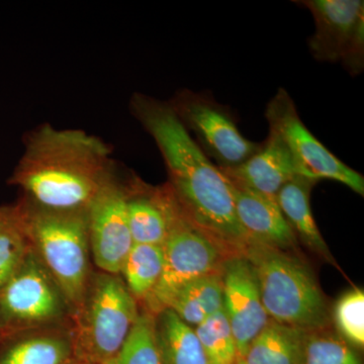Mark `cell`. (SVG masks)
<instances>
[{
  "label": "cell",
  "instance_id": "obj_2",
  "mask_svg": "<svg viewBox=\"0 0 364 364\" xmlns=\"http://www.w3.org/2000/svg\"><path fill=\"white\" fill-rule=\"evenodd\" d=\"M116 166L109 146L78 129L43 124L26 134L9 183L21 200L53 212H87Z\"/></svg>",
  "mask_w": 364,
  "mask_h": 364
},
{
  "label": "cell",
  "instance_id": "obj_25",
  "mask_svg": "<svg viewBox=\"0 0 364 364\" xmlns=\"http://www.w3.org/2000/svg\"><path fill=\"white\" fill-rule=\"evenodd\" d=\"M333 317L339 336L353 348H363V289H353L345 293L335 305Z\"/></svg>",
  "mask_w": 364,
  "mask_h": 364
},
{
  "label": "cell",
  "instance_id": "obj_6",
  "mask_svg": "<svg viewBox=\"0 0 364 364\" xmlns=\"http://www.w3.org/2000/svg\"><path fill=\"white\" fill-rule=\"evenodd\" d=\"M168 218V234L163 244V270L159 282L148 296L150 312L156 315L189 282L221 272L227 255L212 239L184 217L168 184L160 188Z\"/></svg>",
  "mask_w": 364,
  "mask_h": 364
},
{
  "label": "cell",
  "instance_id": "obj_17",
  "mask_svg": "<svg viewBox=\"0 0 364 364\" xmlns=\"http://www.w3.org/2000/svg\"><path fill=\"white\" fill-rule=\"evenodd\" d=\"M155 317L161 364H208L195 328L184 323L170 309H165Z\"/></svg>",
  "mask_w": 364,
  "mask_h": 364
},
{
  "label": "cell",
  "instance_id": "obj_7",
  "mask_svg": "<svg viewBox=\"0 0 364 364\" xmlns=\"http://www.w3.org/2000/svg\"><path fill=\"white\" fill-rule=\"evenodd\" d=\"M310 11L315 32L309 49L316 60L341 63L352 76L364 69V1L304 0L296 1Z\"/></svg>",
  "mask_w": 364,
  "mask_h": 364
},
{
  "label": "cell",
  "instance_id": "obj_24",
  "mask_svg": "<svg viewBox=\"0 0 364 364\" xmlns=\"http://www.w3.org/2000/svg\"><path fill=\"white\" fill-rule=\"evenodd\" d=\"M304 364H363L355 348L326 329L308 333Z\"/></svg>",
  "mask_w": 364,
  "mask_h": 364
},
{
  "label": "cell",
  "instance_id": "obj_12",
  "mask_svg": "<svg viewBox=\"0 0 364 364\" xmlns=\"http://www.w3.org/2000/svg\"><path fill=\"white\" fill-rule=\"evenodd\" d=\"M221 272L223 310L233 332L239 361L269 318L261 301L255 272L245 256L228 257Z\"/></svg>",
  "mask_w": 364,
  "mask_h": 364
},
{
  "label": "cell",
  "instance_id": "obj_3",
  "mask_svg": "<svg viewBox=\"0 0 364 364\" xmlns=\"http://www.w3.org/2000/svg\"><path fill=\"white\" fill-rule=\"evenodd\" d=\"M14 208L33 253L77 315L90 284L87 212H53L23 200Z\"/></svg>",
  "mask_w": 364,
  "mask_h": 364
},
{
  "label": "cell",
  "instance_id": "obj_27",
  "mask_svg": "<svg viewBox=\"0 0 364 364\" xmlns=\"http://www.w3.org/2000/svg\"><path fill=\"white\" fill-rule=\"evenodd\" d=\"M14 218V207L0 208V233H1V232L4 231V230L6 229L11 222H13Z\"/></svg>",
  "mask_w": 364,
  "mask_h": 364
},
{
  "label": "cell",
  "instance_id": "obj_23",
  "mask_svg": "<svg viewBox=\"0 0 364 364\" xmlns=\"http://www.w3.org/2000/svg\"><path fill=\"white\" fill-rule=\"evenodd\" d=\"M155 322L156 317L153 313L139 315L121 350L105 364H161Z\"/></svg>",
  "mask_w": 364,
  "mask_h": 364
},
{
  "label": "cell",
  "instance_id": "obj_8",
  "mask_svg": "<svg viewBox=\"0 0 364 364\" xmlns=\"http://www.w3.org/2000/svg\"><path fill=\"white\" fill-rule=\"evenodd\" d=\"M65 299L30 248L21 267L0 291V339L60 317Z\"/></svg>",
  "mask_w": 364,
  "mask_h": 364
},
{
  "label": "cell",
  "instance_id": "obj_10",
  "mask_svg": "<svg viewBox=\"0 0 364 364\" xmlns=\"http://www.w3.org/2000/svg\"><path fill=\"white\" fill-rule=\"evenodd\" d=\"M269 130L282 136L296 161L316 181L332 179L364 196V177L323 145L301 122L293 98L279 88L265 111Z\"/></svg>",
  "mask_w": 364,
  "mask_h": 364
},
{
  "label": "cell",
  "instance_id": "obj_16",
  "mask_svg": "<svg viewBox=\"0 0 364 364\" xmlns=\"http://www.w3.org/2000/svg\"><path fill=\"white\" fill-rule=\"evenodd\" d=\"M308 333L269 318L237 364H304Z\"/></svg>",
  "mask_w": 364,
  "mask_h": 364
},
{
  "label": "cell",
  "instance_id": "obj_4",
  "mask_svg": "<svg viewBox=\"0 0 364 364\" xmlns=\"http://www.w3.org/2000/svg\"><path fill=\"white\" fill-rule=\"evenodd\" d=\"M252 265L268 318L305 331L326 329L330 315L317 280L296 256L249 244L243 254Z\"/></svg>",
  "mask_w": 364,
  "mask_h": 364
},
{
  "label": "cell",
  "instance_id": "obj_28",
  "mask_svg": "<svg viewBox=\"0 0 364 364\" xmlns=\"http://www.w3.org/2000/svg\"><path fill=\"white\" fill-rule=\"evenodd\" d=\"M77 364H92V363H82V361H79V363Z\"/></svg>",
  "mask_w": 364,
  "mask_h": 364
},
{
  "label": "cell",
  "instance_id": "obj_26",
  "mask_svg": "<svg viewBox=\"0 0 364 364\" xmlns=\"http://www.w3.org/2000/svg\"><path fill=\"white\" fill-rule=\"evenodd\" d=\"M30 248L14 208L13 222L0 233V291L18 272Z\"/></svg>",
  "mask_w": 364,
  "mask_h": 364
},
{
  "label": "cell",
  "instance_id": "obj_9",
  "mask_svg": "<svg viewBox=\"0 0 364 364\" xmlns=\"http://www.w3.org/2000/svg\"><path fill=\"white\" fill-rule=\"evenodd\" d=\"M169 104L186 130L195 134L196 142L205 155L215 158L219 167L237 166L262 146L242 135L230 112L205 93L183 90Z\"/></svg>",
  "mask_w": 364,
  "mask_h": 364
},
{
  "label": "cell",
  "instance_id": "obj_21",
  "mask_svg": "<svg viewBox=\"0 0 364 364\" xmlns=\"http://www.w3.org/2000/svg\"><path fill=\"white\" fill-rule=\"evenodd\" d=\"M163 247L134 244L121 272L124 284L136 299H147L159 282L163 270Z\"/></svg>",
  "mask_w": 364,
  "mask_h": 364
},
{
  "label": "cell",
  "instance_id": "obj_22",
  "mask_svg": "<svg viewBox=\"0 0 364 364\" xmlns=\"http://www.w3.org/2000/svg\"><path fill=\"white\" fill-rule=\"evenodd\" d=\"M195 331L208 364L238 363L236 341L223 309L196 326Z\"/></svg>",
  "mask_w": 364,
  "mask_h": 364
},
{
  "label": "cell",
  "instance_id": "obj_14",
  "mask_svg": "<svg viewBox=\"0 0 364 364\" xmlns=\"http://www.w3.org/2000/svg\"><path fill=\"white\" fill-rule=\"evenodd\" d=\"M237 218L250 244L294 250L298 239L282 215L277 198L232 183Z\"/></svg>",
  "mask_w": 364,
  "mask_h": 364
},
{
  "label": "cell",
  "instance_id": "obj_1",
  "mask_svg": "<svg viewBox=\"0 0 364 364\" xmlns=\"http://www.w3.org/2000/svg\"><path fill=\"white\" fill-rule=\"evenodd\" d=\"M130 105L161 153L167 184L184 217L227 257L243 255L250 242L237 218L229 179L196 142L169 102L134 93Z\"/></svg>",
  "mask_w": 364,
  "mask_h": 364
},
{
  "label": "cell",
  "instance_id": "obj_11",
  "mask_svg": "<svg viewBox=\"0 0 364 364\" xmlns=\"http://www.w3.org/2000/svg\"><path fill=\"white\" fill-rule=\"evenodd\" d=\"M131 193L117 181L114 170L87 210L88 238L93 259L109 274L121 273L134 245L128 222Z\"/></svg>",
  "mask_w": 364,
  "mask_h": 364
},
{
  "label": "cell",
  "instance_id": "obj_19",
  "mask_svg": "<svg viewBox=\"0 0 364 364\" xmlns=\"http://www.w3.org/2000/svg\"><path fill=\"white\" fill-rule=\"evenodd\" d=\"M128 222L134 244L163 246L168 234V218L161 191L150 196L131 193Z\"/></svg>",
  "mask_w": 364,
  "mask_h": 364
},
{
  "label": "cell",
  "instance_id": "obj_18",
  "mask_svg": "<svg viewBox=\"0 0 364 364\" xmlns=\"http://www.w3.org/2000/svg\"><path fill=\"white\" fill-rule=\"evenodd\" d=\"M167 309L193 328L202 324L223 309L222 272L189 282L176 294Z\"/></svg>",
  "mask_w": 364,
  "mask_h": 364
},
{
  "label": "cell",
  "instance_id": "obj_5",
  "mask_svg": "<svg viewBox=\"0 0 364 364\" xmlns=\"http://www.w3.org/2000/svg\"><path fill=\"white\" fill-rule=\"evenodd\" d=\"M79 328L73 343L74 355L82 363L105 364L119 353L139 317L136 299L117 275L102 273L90 284Z\"/></svg>",
  "mask_w": 364,
  "mask_h": 364
},
{
  "label": "cell",
  "instance_id": "obj_13",
  "mask_svg": "<svg viewBox=\"0 0 364 364\" xmlns=\"http://www.w3.org/2000/svg\"><path fill=\"white\" fill-rule=\"evenodd\" d=\"M219 168L232 183L272 198H277L282 186L294 177L312 178L296 161L282 136L272 130L260 149L246 161Z\"/></svg>",
  "mask_w": 364,
  "mask_h": 364
},
{
  "label": "cell",
  "instance_id": "obj_15",
  "mask_svg": "<svg viewBox=\"0 0 364 364\" xmlns=\"http://www.w3.org/2000/svg\"><path fill=\"white\" fill-rule=\"evenodd\" d=\"M317 182L309 177H294L280 189L277 202L296 239L334 264L332 254L320 233L311 208V193Z\"/></svg>",
  "mask_w": 364,
  "mask_h": 364
},
{
  "label": "cell",
  "instance_id": "obj_20",
  "mask_svg": "<svg viewBox=\"0 0 364 364\" xmlns=\"http://www.w3.org/2000/svg\"><path fill=\"white\" fill-rule=\"evenodd\" d=\"M6 342L0 352V364H70L73 344L51 335L26 337Z\"/></svg>",
  "mask_w": 364,
  "mask_h": 364
}]
</instances>
